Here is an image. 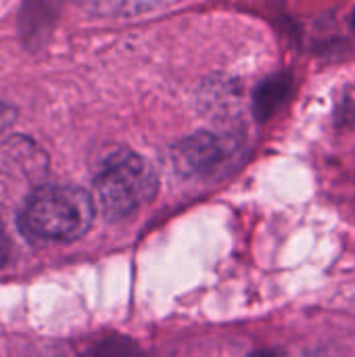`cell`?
<instances>
[{"mask_svg": "<svg viewBox=\"0 0 355 357\" xmlns=\"http://www.w3.org/2000/svg\"><path fill=\"white\" fill-rule=\"evenodd\" d=\"M94 213V201L84 188L48 184L27 197L19 213V226L31 241L71 243L90 230Z\"/></svg>", "mask_w": 355, "mask_h": 357, "instance_id": "obj_1", "label": "cell"}, {"mask_svg": "<svg viewBox=\"0 0 355 357\" xmlns=\"http://www.w3.org/2000/svg\"><path fill=\"white\" fill-rule=\"evenodd\" d=\"M159 178L155 169L132 151L109 155L94 178V207L109 220H123L155 199Z\"/></svg>", "mask_w": 355, "mask_h": 357, "instance_id": "obj_2", "label": "cell"}, {"mask_svg": "<svg viewBox=\"0 0 355 357\" xmlns=\"http://www.w3.org/2000/svg\"><path fill=\"white\" fill-rule=\"evenodd\" d=\"M226 157V144L216 134L199 132L178 142L172 151L174 165L184 176H205Z\"/></svg>", "mask_w": 355, "mask_h": 357, "instance_id": "obj_3", "label": "cell"}, {"mask_svg": "<svg viewBox=\"0 0 355 357\" xmlns=\"http://www.w3.org/2000/svg\"><path fill=\"white\" fill-rule=\"evenodd\" d=\"M289 90V79L287 77H272L268 82H264L257 90V96H255V109H257V115L259 117H268L278 105L280 100L285 98Z\"/></svg>", "mask_w": 355, "mask_h": 357, "instance_id": "obj_4", "label": "cell"}, {"mask_svg": "<svg viewBox=\"0 0 355 357\" xmlns=\"http://www.w3.org/2000/svg\"><path fill=\"white\" fill-rule=\"evenodd\" d=\"M82 357H142V351L126 337H109L86 349Z\"/></svg>", "mask_w": 355, "mask_h": 357, "instance_id": "obj_5", "label": "cell"}, {"mask_svg": "<svg viewBox=\"0 0 355 357\" xmlns=\"http://www.w3.org/2000/svg\"><path fill=\"white\" fill-rule=\"evenodd\" d=\"M15 117H17V111H15V107H10L8 102L0 100V134L13 126Z\"/></svg>", "mask_w": 355, "mask_h": 357, "instance_id": "obj_6", "label": "cell"}, {"mask_svg": "<svg viewBox=\"0 0 355 357\" xmlns=\"http://www.w3.org/2000/svg\"><path fill=\"white\" fill-rule=\"evenodd\" d=\"M8 255H10V238H8L6 228L0 220V268L8 261Z\"/></svg>", "mask_w": 355, "mask_h": 357, "instance_id": "obj_7", "label": "cell"}, {"mask_svg": "<svg viewBox=\"0 0 355 357\" xmlns=\"http://www.w3.org/2000/svg\"><path fill=\"white\" fill-rule=\"evenodd\" d=\"M354 27H355V15H354Z\"/></svg>", "mask_w": 355, "mask_h": 357, "instance_id": "obj_8", "label": "cell"}]
</instances>
